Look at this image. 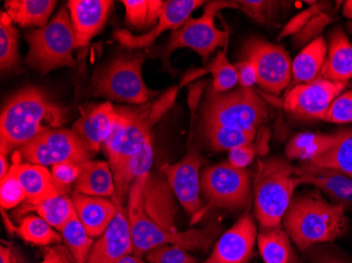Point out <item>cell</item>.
Wrapping results in <instances>:
<instances>
[{
    "mask_svg": "<svg viewBox=\"0 0 352 263\" xmlns=\"http://www.w3.org/2000/svg\"><path fill=\"white\" fill-rule=\"evenodd\" d=\"M179 88L173 87L156 100L136 108H116L120 120L104 144L114 183L124 173L128 162L151 139L152 128L173 106Z\"/></svg>",
    "mask_w": 352,
    "mask_h": 263,
    "instance_id": "3",
    "label": "cell"
},
{
    "mask_svg": "<svg viewBox=\"0 0 352 263\" xmlns=\"http://www.w3.org/2000/svg\"><path fill=\"white\" fill-rule=\"evenodd\" d=\"M126 15L124 21L136 30L148 29L149 19V0H122Z\"/></svg>",
    "mask_w": 352,
    "mask_h": 263,
    "instance_id": "42",
    "label": "cell"
},
{
    "mask_svg": "<svg viewBox=\"0 0 352 263\" xmlns=\"http://www.w3.org/2000/svg\"><path fill=\"white\" fill-rule=\"evenodd\" d=\"M345 211L342 205L329 203L316 189L292 198L282 222L290 240L300 251H307L345 234L348 227Z\"/></svg>",
    "mask_w": 352,
    "mask_h": 263,
    "instance_id": "2",
    "label": "cell"
},
{
    "mask_svg": "<svg viewBox=\"0 0 352 263\" xmlns=\"http://www.w3.org/2000/svg\"><path fill=\"white\" fill-rule=\"evenodd\" d=\"M113 1L111 0H69L76 47H86L102 31L108 21Z\"/></svg>",
    "mask_w": 352,
    "mask_h": 263,
    "instance_id": "21",
    "label": "cell"
},
{
    "mask_svg": "<svg viewBox=\"0 0 352 263\" xmlns=\"http://www.w3.org/2000/svg\"><path fill=\"white\" fill-rule=\"evenodd\" d=\"M269 116V106L254 89L239 87L226 93L208 89L201 108V128L226 126L256 134Z\"/></svg>",
    "mask_w": 352,
    "mask_h": 263,
    "instance_id": "6",
    "label": "cell"
},
{
    "mask_svg": "<svg viewBox=\"0 0 352 263\" xmlns=\"http://www.w3.org/2000/svg\"><path fill=\"white\" fill-rule=\"evenodd\" d=\"M41 263H74V261L68 249L58 245V247L49 249Z\"/></svg>",
    "mask_w": 352,
    "mask_h": 263,
    "instance_id": "48",
    "label": "cell"
},
{
    "mask_svg": "<svg viewBox=\"0 0 352 263\" xmlns=\"http://www.w3.org/2000/svg\"><path fill=\"white\" fill-rule=\"evenodd\" d=\"M150 263H197V258L177 245H163L147 253Z\"/></svg>",
    "mask_w": 352,
    "mask_h": 263,
    "instance_id": "40",
    "label": "cell"
},
{
    "mask_svg": "<svg viewBox=\"0 0 352 263\" xmlns=\"http://www.w3.org/2000/svg\"><path fill=\"white\" fill-rule=\"evenodd\" d=\"M334 19L328 13H322L312 19L298 33L292 36V43L296 47L309 45L312 41L321 36L326 27L333 23Z\"/></svg>",
    "mask_w": 352,
    "mask_h": 263,
    "instance_id": "39",
    "label": "cell"
},
{
    "mask_svg": "<svg viewBox=\"0 0 352 263\" xmlns=\"http://www.w3.org/2000/svg\"><path fill=\"white\" fill-rule=\"evenodd\" d=\"M150 53L140 50L122 55L95 72L92 80L93 94L126 104H147L160 91L148 88L142 78V65Z\"/></svg>",
    "mask_w": 352,
    "mask_h": 263,
    "instance_id": "8",
    "label": "cell"
},
{
    "mask_svg": "<svg viewBox=\"0 0 352 263\" xmlns=\"http://www.w3.org/2000/svg\"><path fill=\"white\" fill-rule=\"evenodd\" d=\"M15 154L29 163L53 167L65 162L82 164L91 160L94 153L87 149L72 130L56 128L41 134Z\"/></svg>",
    "mask_w": 352,
    "mask_h": 263,
    "instance_id": "11",
    "label": "cell"
},
{
    "mask_svg": "<svg viewBox=\"0 0 352 263\" xmlns=\"http://www.w3.org/2000/svg\"><path fill=\"white\" fill-rule=\"evenodd\" d=\"M327 53V43L323 36L302 47L292 62V80L289 89L298 84H309L321 77Z\"/></svg>",
    "mask_w": 352,
    "mask_h": 263,
    "instance_id": "26",
    "label": "cell"
},
{
    "mask_svg": "<svg viewBox=\"0 0 352 263\" xmlns=\"http://www.w3.org/2000/svg\"><path fill=\"white\" fill-rule=\"evenodd\" d=\"M142 209L153 222L170 232H177L175 196L165 176L150 173L142 192Z\"/></svg>",
    "mask_w": 352,
    "mask_h": 263,
    "instance_id": "20",
    "label": "cell"
},
{
    "mask_svg": "<svg viewBox=\"0 0 352 263\" xmlns=\"http://www.w3.org/2000/svg\"><path fill=\"white\" fill-rule=\"evenodd\" d=\"M351 86H352V81H351Z\"/></svg>",
    "mask_w": 352,
    "mask_h": 263,
    "instance_id": "55",
    "label": "cell"
},
{
    "mask_svg": "<svg viewBox=\"0 0 352 263\" xmlns=\"http://www.w3.org/2000/svg\"><path fill=\"white\" fill-rule=\"evenodd\" d=\"M207 163L208 160L190 137L183 159L174 164H165L162 168V173L167 179L175 198L191 215L192 219L195 218L205 207L201 198V170Z\"/></svg>",
    "mask_w": 352,
    "mask_h": 263,
    "instance_id": "13",
    "label": "cell"
},
{
    "mask_svg": "<svg viewBox=\"0 0 352 263\" xmlns=\"http://www.w3.org/2000/svg\"><path fill=\"white\" fill-rule=\"evenodd\" d=\"M6 12L0 14V68L11 71L19 65V31Z\"/></svg>",
    "mask_w": 352,
    "mask_h": 263,
    "instance_id": "36",
    "label": "cell"
},
{
    "mask_svg": "<svg viewBox=\"0 0 352 263\" xmlns=\"http://www.w3.org/2000/svg\"><path fill=\"white\" fill-rule=\"evenodd\" d=\"M244 59L252 61L258 70V87L270 94H282L292 80V61L282 45L252 37L243 47Z\"/></svg>",
    "mask_w": 352,
    "mask_h": 263,
    "instance_id": "12",
    "label": "cell"
},
{
    "mask_svg": "<svg viewBox=\"0 0 352 263\" xmlns=\"http://www.w3.org/2000/svg\"><path fill=\"white\" fill-rule=\"evenodd\" d=\"M296 167L280 157L260 159L253 181L255 218L262 229L280 227L296 189Z\"/></svg>",
    "mask_w": 352,
    "mask_h": 263,
    "instance_id": "5",
    "label": "cell"
},
{
    "mask_svg": "<svg viewBox=\"0 0 352 263\" xmlns=\"http://www.w3.org/2000/svg\"><path fill=\"white\" fill-rule=\"evenodd\" d=\"M343 14L346 19L352 21V0H347L343 5Z\"/></svg>",
    "mask_w": 352,
    "mask_h": 263,
    "instance_id": "52",
    "label": "cell"
},
{
    "mask_svg": "<svg viewBox=\"0 0 352 263\" xmlns=\"http://www.w3.org/2000/svg\"><path fill=\"white\" fill-rule=\"evenodd\" d=\"M294 183L314 185L325 193L336 205L352 211V178L327 168L318 167L311 162H302L296 167Z\"/></svg>",
    "mask_w": 352,
    "mask_h": 263,
    "instance_id": "18",
    "label": "cell"
},
{
    "mask_svg": "<svg viewBox=\"0 0 352 263\" xmlns=\"http://www.w3.org/2000/svg\"><path fill=\"white\" fill-rule=\"evenodd\" d=\"M9 162L7 160V156L0 154V179H3L10 171Z\"/></svg>",
    "mask_w": 352,
    "mask_h": 263,
    "instance_id": "50",
    "label": "cell"
},
{
    "mask_svg": "<svg viewBox=\"0 0 352 263\" xmlns=\"http://www.w3.org/2000/svg\"><path fill=\"white\" fill-rule=\"evenodd\" d=\"M71 199L79 220L92 238L102 236L118 213L113 199L77 193Z\"/></svg>",
    "mask_w": 352,
    "mask_h": 263,
    "instance_id": "23",
    "label": "cell"
},
{
    "mask_svg": "<svg viewBox=\"0 0 352 263\" xmlns=\"http://www.w3.org/2000/svg\"><path fill=\"white\" fill-rule=\"evenodd\" d=\"M330 9V3L327 1H321V3H316L308 8V9L304 10L302 12L296 14L294 16V19H290L288 23L285 25L278 34V41H282L283 38L286 37L294 36L296 33L300 31L302 27H305L312 19H314L316 16L320 15L322 13H327L328 10Z\"/></svg>",
    "mask_w": 352,
    "mask_h": 263,
    "instance_id": "38",
    "label": "cell"
},
{
    "mask_svg": "<svg viewBox=\"0 0 352 263\" xmlns=\"http://www.w3.org/2000/svg\"><path fill=\"white\" fill-rule=\"evenodd\" d=\"M120 117L110 102L80 108V117L73 124L72 130L87 149L96 153L113 133Z\"/></svg>",
    "mask_w": 352,
    "mask_h": 263,
    "instance_id": "17",
    "label": "cell"
},
{
    "mask_svg": "<svg viewBox=\"0 0 352 263\" xmlns=\"http://www.w3.org/2000/svg\"><path fill=\"white\" fill-rule=\"evenodd\" d=\"M256 155V148L250 146H239L229 152L228 162L235 169L245 170L252 163Z\"/></svg>",
    "mask_w": 352,
    "mask_h": 263,
    "instance_id": "45",
    "label": "cell"
},
{
    "mask_svg": "<svg viewBox=\"0 0 352 263\" xmlns=\"http://www.w3.org/2000/svg\"><path fill=\"white\" fill-rule=\"evenodd\" d=\"M0 183V203L1 209H9L17 207L21 201H25V191L19 179L13 174L8 173Z\"/></svg>",
    "mask_w": 352,
    "mask_h": 263,
    "instance_id": "41",
    "label": "cell"
},
{
    "mask_svg": "<svg viewBox=\"0 0 352 263\" xmlns=\"http://www.w3.org/2000/svg\"><path fill=\"white\" fill-rule=\"evenodd\" d=\"M0 263H25L23 255L19 250L12 247L0 248Z\"/></svg>",
    "mask_w": 352,
    "mask_h": 263,
    "instance_id": "49",
    "label": "cell"
},
{
    "mask_svg": "<svg viewBox=\"0 0 352 263\" xmlns=\"http://www.w3.org/2000/svg\"><path fill=\"white\" fill-rule=\"evenodd\" d=\"M324 122L331 124H349L352 122V90L339 95L332 102Z\"/></svg>",
    "mask_w": 352,
    "mask_h": 263,
    "instance_id": "43",
    "label": "cell"
},
{
    "mask_svg": "<svg viewBox=\"0 0 352 263\" xmlns=\"http://www.w3.org/2000/svg\"><path fill=\"white\" fill-rule=\"evenodd\" d=\"M201 192L207 203L191 223H197L213 209H242L251 201L250 174L235 169L228 162L205 168L201 175Z\"/></svg>",
    "mask_w": 352,
    "mask_h": 263,
    "instance_id": "10",
    "label": "cell"
},
{
    "mask_svg": "<svg viewBox=\"0 0 352 263\" xmlns=\"http://www.w3.org/2000/svg\"><path fill=\"white\" fill-rule=\"evenodd\" d=\"M225 9H241V5L237 1L226 0L207 1L199 17H190L183 27L172 32L162 54L164 65L169 67L170 57L179 49L195 51L205 65L217 49L223 47V51H226L230 38L229 30H219L215 25V17Z\"/></svg>",
    "mask_w": 352,
    "mask_h": 263,
    "instance_id": "9",
    "label": "cell"
},
{
    "mask_svg": "<svg viewBox=\"0 0 352 263\" xmlns=\"http://www.w3.org/2000/svg\"><path fill=\"white\" fill-rule=\"evenodd\" d=\"M347 87L348 82L337 84L318 77L309 84H298L288 89L283 108L290 117L298 122H324L332 102Z\"/></svg>",
    "mask_w": 352,
    "mask_h": 263,
    "instance_id": "14",
    "label": "cell"
},
{
    "mask_svg": "<svg viewBox=\"0 0 352 263\" xmlns=\"http://www.w3.org/2000/svg\"><path fill=\"white\" fill-rule=\"evenodd\" d=\"M201 130L208 146L217 152H230L239 146H250L256 135L247 130L226 126H207Z\"/></svg>",
    "mask_w": 352,
    "mask_h": 263,
    "instance_id": "32",
    "label": "cell"
},
{
    "mask_svg": "<svg viewBox=\"0 0 352 263\" xmlns=\"http://www.w3.org/2000/svg\"><path fill=\"white\" fill-rule=\"evenodd\" d=\"M204 263H215V261L213 260V259L211 258V257H209V258H208L207 260H206L205 262Z\"/></svg>",
    "mask_w": 352,
    "mask_h": 263,
    "instance_id": "54",
    "label": "cell"
},
{
    "mask_svg": "<svg viewBox=\"0 0 352 263\" xmlns=\"http://www.w3.org/2000/svg\"><path fill=\"white\" fill-rule=\"evenodd\" d=\"M118 263H146L145 261L142 260V257L136 256V255H128V256L124 257L122 260Z\"/></svg>",
    "mask_w": 352,
    "mask_h": 263,
    "instance_id": "51",
    "label": "cell"
},
{
    "mask_svg": "<svg viewBox=\"0 0 352 263\" xmlns=\"http://www.w3.org/2000/svg\"><path fill=\"white\" fill-rule=\"evenodd\" d=\"M32 209H34L39 217L58 232H60L76 214L72 199L69 198L67 195L55 196Z\"/></svg>",
    "mask_w": 352,
    "mask_h": 263,
    "instance_id": "35",
    "label": "cell"
},
{
    "mask_svg": "<svg viewBox=\"0 0 352 263\" xmlns=\"http://www.w3.org/2000/svg\"><path fill=\"white\" fill-rule=\"evenodd\" d=\"M235 65L237 76H239V86L242 88L252 89L253 86L258 84V70L252 61L243 59Z\"/></svg>",
    "mask_w": 352,
    "mask_h": 263,
    "instance_id": "46",
    "label": "cell"
},
{
    "mask_svg": "<svg viewBox=\"0 0 352 263\" xmlns=\"http://www.w3.org/2000/svg\"><path fill=\"white\" fill-rule=\"evenodd\" d=\"M321 77L337 84L352 79V43L342 27L330 32L327 59Z\"/></svg>",
    "mask_w": 352,
    "mask_h": 263,
    "instance_id": "24",
    "label": "cell"
},
{
    "mask_svg": "<svg viewBox=\"0 0 352 263\" xmlns=\"http://www.w3.org/2000/svg\"><path fill=\"white\" fill-rule=\"evenodd\" d=\"M25 38L29 43L25 62L43 76L55 69L74 67L73 50L76 41L66 5L60 8L45 27L25 32Z\"/></svg>",
    "mask_w": 352,
    "mask_h": 263,
    "instance_id": "7",
    "label": "cell"
},
{
    "mask_svg": "<svg viewBox=\"0 0 352 263\" xmlns=\"http://www.w3.org/2000/svg\"><path fill=\"white\" fill-rule=\"evenodd\" d=\"M68 108L53 102L43 90L29 87L6 102L0 116V152L8 156L41 134L60 128Z\"/></svg>",
    "mask_w": 352,
    "mask_h": 263,
    "instance_id": "1",
    "label": "cell"
},
{
    "mask_svg": "<svg viewBox=\"0 0 352 263\" xmlns=\"http://www.w3.org/2000/svg\"><path fill=\"white\" fill-rule=\"evenodd\" d=\"M16 232L19 233L23 240L38 247H47L63 241V237L58 231L51 227L41 217L34 215L25 216L16 229Z\"/></svg>",
    "mask_w": 352,
    "mask_h": 263,
    "instance_id": "34",
    "label": "cell"
},
{
    "mask_svg": "<svg viewBox=\"0 0 352 263\" xmlns=\"http://www.w3.org/2000/svg\"><path fill=\"white\" fill-rule=\"evenodd\" d=\"M256 237V225L246 213L219 237L210 257L215 263H247L252 256Z\"/></svg>",
    "mask_w": 352,
    "mask_h": 263,
    "instance_id": "19",
    "label": "cell"
},
{
    "mask_svg": "<svg viewBox=\"0 0 352 263\" xmlns=\"http://www.w3.org/2000/svg\"><path fill=\"white\" fill-rule=\"evenodd\" d=\"M13 160L9 172L21 183L30 207H36L47 199L68 193L69 189L59 185L53 178L52 173L43 165L14 158Z\"/></svg>",
    "mask_w": 352,
    "mask_h": 263,
    "instance_id": "22",
    "label": "cell"
},
{
    "mask_svg": "<svg viewBox=\"0 0 352 263\" xmlns=\"http://www.w3.org/2000/svg\"><path fill=\"white\" fill-rule=\"evenodd\" d=\"M209 73L212 75L213 79L210 89L214 93L229 92L239 84L235 65L229 61L226 51L219 50L214 58L209 61L204 68L188 72L182 80L181 86Z\"/></svg>",
    "mask_w": 352,
    "mask_h": 263,
    "instance_id": "28",
    "label": "cell"
},
{
    "mask_svg": "<svg viewBox=\"0 0 352 263\" xmlns=\"http://www.w3.org/2000/svg\"><path fill=\"white\" fill-rule=\"evenodd\" d=\"M334 134L327 135L321 133H300L294 136L287 144V158L294 160H302V162L314 161L322 155L333 144Z\"/></svg>",
    "mask_w": 352,
    "mask_h": 263,
    "instance_id": "31",
    "label": "cell"
},
{
    "mask_svg": "<svg viewBox=\"0 0 352 263\" xmlns=\"http://www.w3.org/2000/svg\"><path fill=\"white\" fill-rule=\"evenodd\" d=\"M55 0H7L6 13L21 27H41L47 25L56 7Z\"/></svg>",
    "mask_w": 352,
    "mask_h": 263,
    "instance_id": "27",
    "label": "cell"
},
{
    "mask_svg": "<svg viewBox=\"0 0 352 263\" xmlns=\"http://www.w3.org/2000/svg\"><path fill=\"white\" fill-rule=\"evenodd\" d=\"M113 199L118 213L108 229L95 241L87 263H118L124 257L133 254L131 225L126 205Z\"/></svg>",
    "mask_w": 352,
    "mask_h": 263,
    "instance_id": "16",
    "label": "cell"
},
{
    "mask_svg": "<svg viewBox=\"0 0 352 263\" xmlns=\"http://www.w3.org/2000/svg\"><path fill=\"white\" fill-rule=\"evenodd\" d=\"M258 244L265 263L294 262L289 236L280 227L262 229L258 236Z\"/></svg>",
    "mask_w": 352,
    "mask_h": 263,
    "instance_id": "30",
    "label": "cell"
},
{
    "mask_svg": "<svg viewBox=\"0 0 352 263\" xmlns=\"http://www.w3.org/2000/svg\"><path fill=\"white\" fill-rule=\"evenodd\" d=\"M308 258L311 263H348L326 249L310 248L308 251Z\"/></svg>",
    "mask_w": 352,
    "mask_h": 263,
    "instance_id": "47",
    "label": "cell"
},
{
    "mask_svg": "<svg viewBox=\"0 0 352 263\" xmlns=\"http://www.w3.org/2000/svg\"><path fill=\"white\" fill-rule=\"evenodd\" d=\"M149 174L138 176L134 180L126 201L131 225L133 254L142 257L163 245H177L187 251H207L221 234L223 229L221 222L219 220L212 221L201 229H188L185 232H170L156 225L142 209V187Z\"/></svg>",
    "mask_w": 352,
    "mask_h": 263,
    "instance_id": "4",
    "label": "cell"
},
{
    "mask_svg": "<svg viewBox=\"0 0 352 263\" xmlns=\"http://www.w3.org/2000/svg\"><path fill=\"white\" fill-rule=\"evenodd\" d=\"M51 173L59 185L70 189V185L79 177L80 164H75L72 162L55 164L51 169Z\"/></svg>",
    "mask_w": 352,
    "mask_h": 263,
    "instance_id": "44",
    "label": "cell"
},
{
    "mask_svg": "<svg viewBox=\"0 0 352 263\" xmlns=\"http://www.w3.org/2000/svg\"><path fill=\"white\" fill-rule=\"evenodd\" d=\"M206 3L207 1L204 0H168L165 1V7L158 23L148 33L136 36L126 30H116L114 38L126 49L144 50L151 47L164 32L169 30L174 32L183 27L184 23L191 17L192 12L206 5Z\"/></svg>",
    "mask_w": 352,
    "mask_h": 263,
    "instance_id": "15",
    "label": "cell"
},
{
    "mask_svg": "<svg viewBox=\"0 0 352 263\" xmlns=\"http://www.w3.org/2000/svg\"><path fill=\"white\" fill-rule=\"evenodd\" d=\"M241 10L258 25H276L278 12L283 5L276 0H239Z\"/></svg>",
    "mask_w": 352,
    "mask_h": 263,
    "instance_id": "37",
    "label": "cell"
},
{
    "mask_svg": "<svg viewBox=\"0 0 352 263\" xmlns=\"http://www.w3.org/2000/svg\"><path fill=\"white\" fill-rule=\"evenodd\" d=\"M346 30H347L348 33L352 36V21H348L346 23Z\"/></svg>",
    "mask_w": 352,
    "mask_h": 263,
    "instance_id": "53",
    "label": "cell"
},
{
    "mask_svg": "<svg viewBox=\"0 0 352 263\" xmlns=\"http://www.w3.org/2000/svg\"><path fill=\"white\" fill-rule=\"evenodd\" d=\"M59 233L74 263L88 262L94 240L92 237L89 236L77 214H75Z\"/></svg>",
    "mask_w": 352,
    "mask_h": 263,
    "instance_id": "33",
    "label": "cell"
},
{
    "mask_svg": "<svg viewBox=\"0 0 352 263\" xmlns=\"http://www.w3.org/2000/svg\"><path fill=\"white\" fill-rule=\"evenodd\" d=\"M74 193L95 197H113L114 176L110 163L102 160H88L80 164V174L74 185Z\"/></svg>",
    "mask_w": 352,
    "mask_h": 263,
    "instance_id": "25",
    "label": "cell"
},
{
    "mask_svg": "<svg viewBox=\"0 0 352 263\" xmlns=\"http://www.w3.org/2000/svg\"><path fill=\"white\" fill-rule=\"evenodd\" d=\"M311 163L352 178V128L334 133L333 144Z\"/></svg>",
    "mask_w": 352,
    "mask_h": 263,
    "instance_id": "29",
    "label": "cell"
}]
</instances>
